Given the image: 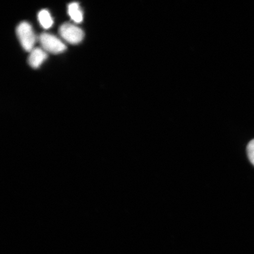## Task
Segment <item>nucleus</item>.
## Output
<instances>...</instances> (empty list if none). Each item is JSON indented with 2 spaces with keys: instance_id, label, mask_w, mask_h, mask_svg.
Listing matches in <instances>:
<instances>
[{
  "instance_id": "nucleus-6",
  "label": "nucleus",
  "mask_w": 254,
  "mask_h": 254,
  "mask_svg": "<svg viewBox=\"0 0 254 254\" xmlns=\"http://www.w3.org/2000/svg\"><path fill=\"white\" fill-rule=\"evenodd\" d=\"M38 18H39L41 26L45 29H49L51 27H52L53 19L49 11L47 9H43V10L40 11L39 15H38Z\"/></svg>"
},
{
  "instance_id": "nucleus-1",
  "label": "nucleus",
  "mask_w": 254,
  "mask_h": 254,
  "mask_svg": "<svg viewBox=\"0 0 254 254\" xmlns=\"http://www.w3.org/2000/svg\"><path fill=\"white\" fill-rule=\"evenodd\" d=\"M16 33L23 49L27 52H31L36 41L31 25L27 22H22L18 25Z\"/></svg>"
},
{
  "instance_id": "nucleus-7",
  "label": "nucleus",
  "mask_w": 254,
  "mask_h": 254,
  "mask_svg": "<svg viewBox=\"0 0 254 254\" xmlns=\"http://www.w3.org/2000/svg\"><path fill=\"white\" fill-rule=\"evenodd\" d=\"M248 157L249 160L254 166V139L251 141L248 144L247 148Z\"/></svg>"
},
{
  "instance_id": "nucleus-3",
  "label": "nucleus",
  "mask_w": 254,
  "mask_h": 254,
  "mask_svg": "<svg viewBox=\"0 0 254 254\" xmlns=\"http://www.w3.org/2000/svg\"><path fill=\"white\" fill-rule=\"evenodd\" d=\"M59 33L64 40L72 44L81 43L84 37L83 30L71 23L63 24L60 27Z\"/></svg>"
},
{
  "instance_id": "nucleus-2",
  "label": "nucleus",
  "mask_w": 254,
  "mask_h": 254,
  "mask_svg": "<svg viewBox=\"0 0 254 254\" xmlns=\"http://www.w3.org/2000/svg\"><path fill=\"white\" fill-rule=\"evenodd\" d=\"M39 40L41 47L46 52L57 55L64 52L66 49L65 44L53 34L42 33L40 34Z\"/></svg>"
},
{
  "instance_id": "nucleus-5",
  "label": "nucleus",
  "mask_w": 254,
  "mask_h": 254,
  "mask_svg": "<svg viewBox=\"0 0 254 254\" xmlns=\"http://www.w3.org/2000/svg\"><path fill=\"white\" fill-rule=\"evenodd\" d=\"M68 12L69 17L76 23H80L83 20V13L77 2H72L68 5Z\"/></svg>"
},
{
  "instance_id": "nucleus-4",
  "label": "nucleus",
  "mask_w": 254,
  "mask_h": 254,
  "mask_svg": "<svg viewBox=\"0 0 254 254\" xmlns=\"http://www.w3.org/2000/svg\"><path fill=\"white\" fill-rule=\"evenodd\" d=\"M47 58V54L43 49L37 48L30 53L28 63L31 67L38 68Z\"/></svg>"
}]
</instances>
